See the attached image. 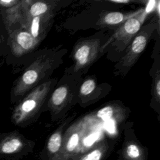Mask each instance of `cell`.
I'll return each mask as SVG.
<instances>
[{"instance_id": "cell-1", "label": "cell", "mask_w": 160, "mask_h": 160, "mask_svg": "<svg viewBox=\"0 0 160 160\" xmlns=\"http://www.w3.org/2000/svg\"><path fill=\"white\" fill-rule=\"evenodd\" d=\"M56 59L50 54L38 56L16 80L11 91V102L14 103L22 99L55 66Z\"/></svg>"}, {"instance_id": "cell-2", "label": "cell", "mask_w": 160, "mask_h": 160, "mask_svg": "<svg viewBox=\"0 0 160 160\" xmlns=\"http://www.w3.org/2000/svg\"><path fill=\"white\" fill-rule=\"evenodd\" d=\"M52 86V81L44 82L34 88L14 108L11 121L19 127L28 125L38 114Z\"/></svg>"}, {"instance_id": "cell-3", "label": "cell", "mask_w": 160, "mask_h": 160, "mask_svg": "<svg viewBox=\"0 0 160 160\" xmlns=\"http://www.w3.org/2000/svg\"><path fill=\"white\" fill-rule=\"evenodd\" d=\"M34 143L15 130L0 133V160H18L31 152Z\"/></svg>"}, {"instance_id": "cell-4", "label": "cell", "mask_w": 160, "mask_h": 160, "mask_svg": "<svg viewBox=\"0 0 160 160\" xmlns=\"http://www.w3.org/2000/svg\"><path fill=\"white\" fill-rule=\"evenodd\" d=\"M39 42L35 39L28 30L18 28L8 34L7 56L19 58L33 51Z\"/></svg>"}, {"instance_id": "cell-5", "label": "cell", "mask_w": 160, "mask_h": 160, "mask_svg": "<svg viewBox=\"0 0 160 160\" xmlns=\"http://www.w3.org/2000/svg\"><path fill=\"white\" fill-rule=\"evenodd\" d=\"M155 28L156 23L152 22L140 29L141 31H139L136 35L132 43L128 47L125 55L121 58L119 66L125 69H129L136 62L145 49L148 40Z\"/></svg>"}, {"instance_id": "cell-6", "label": "cell", "mask_w": 160, "mask_h": 160, "mask_svg": "<svg viewBox=\"0 0 160 160\" xmlns=\"http://www.w3.org/2000/svg\"><path fill=\"white\" fill-rule=\"evenodd\" d=\"M146 16L143 9L140 13L126 20L115 31L106 44L103 46L102 49L114 42H120L122 48L126 47L132 38L135 37L141 29Z\"/></svg>"}, {"instance_id": "cell-7", "label": "cell", "mask_w": 160, "mask_h": 160, "mask_svg": "<svg viewBox=\"0 0 160 160\" xmlns=\"http://www.w3.org/2000/svg\"><path fill=\"white\" fill-rule=\"evenodd\" d=\"M100 41L89 39L79 41L73 51L74 71L82 69L92 64L100 51Z\"/></svg>"}, {"instance_id": "cell-8", "label": "cell", "mask_w": 160, "mask_h": 160, "mask_svg": "<svg viewBox=\"0 0 160 160\" xmlns=\"http://www.w3.org/2000/svg\"><path fill=\"white\" fill-rule=\"evenodd\" d=\"M89 121L81 119L72 124L66 131L64 137L62 138V145L57 156L62 155L60 158L70 156L74 153L80 145L82 138L86 134L88 129Z\"/></svg>"}, {"instance_id": "cell-9", "label": "cell", "mask_w": 160, "mask_h": 160, "mask_svg": "<svg viewBox=\"0 0 160 160\" xmlns=\"http://www.w3.org/2000/svg\"><path fill=\"white\" fill-rule=\"evenodd\" d=\"M52 12L46 14L38 16L30 19L24 28L29 31L31 35L38 42L44 38L46 31L52 19Z\"/></svg>"}, {"instance_id": "cell-10", "label": "cell", "mask_w": 160, "mask_h": 160, "mask_svg": "<svg viewBox=\"0 0 160 160\" xmlns=\"http://www.w3.org/2000/svg\"><path fill=\"white\" fill-rule=\"evenodd\" d=\"M55 2L43 1H26L25 16L21 28H24L28 21L33 17L51 12Z\"/></svg>"}, {"instance_id": "cell-11", "label": "cell", "mask_w": 160, "mask_h": 160, "mask_svg": "<svg viewBox=\"0 0 160 160\" xmlns=\"http://www.w3.org/2000/svg\"><path fill=\"white\" fill-rule=\"evenodd\" d=\"M69 97L68 88L66 86H59L52 93L48 105L53 112L57 114L66 106Z\"/></svg>"}, {"instance_id": "cell-12", "label": "cell", "mask_w": 160, "mask_h": 160, "mask_svg": "<svg viewBox=\"0 0 160 160\" xmlns=\"http://www.w3.org/2000/svg\"><path fill=\"white\" fill-rule=\"evenodd\" d=\"M144 9L141 8L136 11L129 12H109L103 15L99 20V26H114L122 24L128 19L140 13Z\"/></svg>"}, {"instance_id": "cell-13", "label": "cell", "mask_w": 160, "mask_h": 160, "mask_svg": "<svg viewBox=\"0 0 160 160\" xmlns=\"http://www.w3.org/2000/svg\"><path fill=\"white\" fill-rule=\"evenodd\" d=\"M69 120L68 119L63 122L58 128L50 136L48 143H47V150L49 153L55 156L59 151L62 141V132L64 127L67 124Z\"/></svg>"}, {"instance_id": "cell-14", "label": "cell", "mask_w": 160, "mask_h": 160, "mask_svg": "<svg viewBox=\"0 0 160 160\" xmlns=\"http://www.w3.org/2000/svg\"><path fill=\"white\" fill-rule=\"evenodd\" d=\"M124 155L126 160H144L139 146L134 142H128L124 148Z\"/></svg>"}, {"instance_id": "cell-15", "label": "cell", "mask_w": 160, "mask_h": 160, "mask_svg": "<svg viewBox=\"0 0 160 160\" xmlns=\"http://www.w3.org/2000/svg\"><path fill=\"white\" fill-rule=\"evenodd\" d=\"M108 149V146L107 143L106 142H102L80 158L79 160H102Z\"/></svg>"}, {"instance_id": "cell-16", "label": "cell", "mask_w": 160, "mask_h": 160, "mask_svg": "<svg viewBox=\"0 0 160 160\" xmlns=\"http://www.w3.org/2000/svg\"><path fill=\"white\" fill-rule=\"evenodd\" d=\"M8 34L0 16V58L6 55L7 56L8 53Z\"/></svg>"}, {"instance_id": "cell-17", "label": "cell", "mask_w": 160, "mask_h": 160, "mask_svg": "<svg viewBox=\"0 0 160 160\" xmlns=\"http://www.w3.org/2000/svg\"><path fill=\"white\" fill-rule=\"evenodd\" d=\"M119 111L117 110L115 108V106H106L100 111H99L97 113L96 116L100 119H112L113 118H118L119 116Z\"/></svg>"}, {"instance_id": "cell-18", "label": "cell", "mask_w": 160, "mask_h": 160, "mask_svg": "<svg viewBox=\"0 0 160 160\" xmlns=\"http://www.w3.org/2000/svg\"><path fill=\"white\" fill-rule=\"evenodd\" d=\"M96 82L92 79H88L83 82L81 86L79 92L82 96L90 94L96 88Z\"/></svg>"}, {"instance_id": "cell-19", "label": "cell", "mask_w": 160, "mask_h": 160, "mask_svg": "<svg viewBox=\"0 0 160 160\" xmlns=\"http://www.w3.org/2000/svg\"><path fill=\"white\" fill-rule=\"evenodd\" d=\"M154 94L155 99L157 101H159V99H160V78H159V72H157L156 77L155 78Z\"/></svg>"}, {"instance_id": "cell-20", "label": "cell", "mask_w": 160, "mask_h": 160, "mask_svg": "<svg viewBox=\"0 0 160 160\" xmlns=\"http://www.w3.org/2000/svg\"><path fill=\"white\" fill-rule=\"evenodd\" d=\"M20 0H0V9L9 8L18 4Z\"/></svg>"}, {"instance_id": "cell-21", "label": "cell", "mask_w": 160, "mask_h": 160, "mask_svg": "<svg viewBox=\"0 0 160 160\" xmlns=\"http://www.w3.org/2000/svg\"><path fill=\"white\" fill-rule=\"evenodd\" d=\"M158 1H149L145 9H144V12L148 15V14L150 13L151 11L153 10H156V8L157 6Z\"/></svg>"}, {"instance_id": "cell-22", "label": "cell", "mask_w": 160, "mask_h": 160, "mask_svg": "<svg viewBox=\"0 0 160 160\" xmlns=\"http://www.w3.org/2000/svg\"><path fill=\"white\" fill-rule=\"evenodd\" d=\"M109 1L114 3H118V4H126V3L130 2V1L129 0H111Z\"/></svg>"}]
</instances>
